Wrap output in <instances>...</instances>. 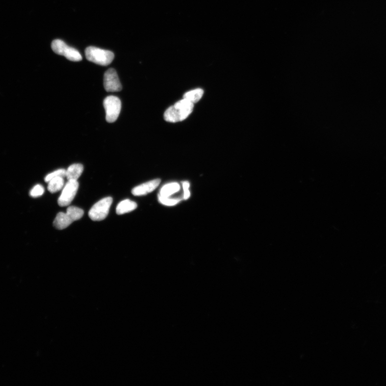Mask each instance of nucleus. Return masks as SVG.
<instances>
[{
	"instance_id": "9b49d317",
	"label": "nucleus",
	"mask_w": 386,
	"mask_h": 386,
	"mask_svg": "<svg viewBox=\"0 0 386 386\" xmlns=\"http://www.w3.org/2000/svg\"><path fill=\"white\" fill-rule=\"evenodd\" d=\"M137 205L134 201L126 199L120 202L116 209L118 215H123L130 212L137 208Z\"/></svg>"
},
{
	"instance_id": "423d86ee",
	"label": "nucleus",
	"mask_w": 386,
	"mask_h": 386,
	"mask_svg": "<svg viewBox=\"0 0 386 386\" xmlns=\"http://www.w3.org/2000/svg\"><path fill=\"white\" fill-rule=\"evenodd\" d=\"M79 183L77 180H68L66 185L63 189L61 195L57 203L60 206H66L70 205L78 191Z\"/></svg>"
},
{
	"instance_id": "ddd939ff",
	"label": "nucleus",
	"mask_w": 386,
	"mask_h": 386,
	"mask_svg": "<svg viewBox=\"0 0 386 386\" xmlns=\"http://www.w3.org/2000/svg\"><path fill=\"white\" fill-rule=\"evenodd\" d=\"M204 91L200 88L189 91L184 94L183 99L192 103H198L203 97Z\"/></svg>"
},
{
	"instance_id": "dca6fc26",
	"label": "nucleus",
	"mask_w": 386,
	"mask_h": 386,
	"mask_svg": "<svg viewBox=\"0 0 386 386\" xmlns=\"http://www.w3.org/2000/svg\"><path fill=\"white\" fill-rule=\"evenodd\" d=\"M66 173V170L65 169H59L56 170L46 176L45 178V181L49 182L50 180L56 177H60L62 178H65Z\"/></svg>"
},
{
	"instance_id": "f8f14e48",
	"label": "nucleus",
	"mask_w": 386,
	"mask_h": 386,
	"mask_svg": "<svg viewBox=\"0 0 386 386\" xmlns=\"http://www.w3.org/2000/svg\"><path fill=\"white\" fill-rule=\"evenodd\" d=\"M180 186L177 182L166 184L160 191L161 197L169 198L170 196L180 191Z\"/></svg>"
},
{
	"instance_id": "6e6552de",
	"label": "nucleus",
	"mask_w": 386,
	"mask_h": 386,
	"mask_svg": "<svg viewBox=\"0 0 386 386\" xmlns=\"http://www.w3.org/2000/svg\"><path fill=\"white\" fill-rule=\"evenodd\" d=\"M161 182L159 179L154 180L141 184L132 189L131 193L134 196H143L151 193L157 188Z\"/></svg>"
},
{
	"instance_id": "20e7f679",
	"label": "nucleus",
	"mask_w": 386,
	"mask_h": 386,
	"mask_svg": "<svg viewBox=\"0 0 386 386\" xmlns=\"http://www.w3.org/2000/svg\"><path fill=\"white\" fill-rule=\"evenodd\" d=\"M112 203L111 197L105 198L98 202L90 210L89 217L94 221L104 220L108 214Z\"/></svg>"
},
{
	"instance_id": "0eeeda50",
	"label": "nucleus",
	"mask_w": 386,
	"mask_h": 386,
	"mask_svg": "<svg viewBox=\"0 0 386 386\" xmlns=\"http://www.w3.org/2000/svg\"><path fill=\"white\" fill-rule=\"evenodd\" d=\"M103 85L107 92H118L122 90L117 73L113 68H109L103 77Z\"/></svg>"
},
{
	"instance_id": "f3484780",
	"label": "nucleus",
	"mask_w": 386,
	"mask_h": 386,
	"mask_svg": "<svg viewBox=\"0 0 386 386\" xmlns=\"http://www.w3.org/2000/svg\"><path fill=\"white\" fill-rule=\"evenodd\" d=\"M158 200L161 204L168 206L176 205L180 201V199H170L169 198L161 197L159 195H158Z\"/></svg>"
},
{
	"instance_id": "f257e3e1",
	"label": "nucleus",
	"mask_w": 386,
	"mask_h": 386,
	"mask_svg": "<svg viewBox=\"0 0 386 386\" xmlns=\"http://www.w3.org/2000/svg\"><path fill=\"white\" fill-rule=\"evenodd\" d=\"M194 109V103L182 99L166 109L164 114L166 122L176 123L186 119Z\"/></svg>"
},
{
	"instance_id": "f03ea898",
	"label": "nucleus",
	"mask_w": 386,
	"mask_h": 386,
	"mask_svg": "<svg viewBox=\"0 0 386 386\" xmlns=\"http://www.w3.org/2000/svg\"><path fill=\"white\" fill-rule=\"evenodd\" d=\"M85 53L88 61L103 66L110 64L114 58V54L112 51L94 47L86 48Z\"/></svg>"
},
{
	"instance_id": "1a4fd4ad",
	"label": "nucleus",
	"mask_w": 386,
	"mask_h": 386,
	"mask_svg": "<svg viewBox=\"0 0 386 386\" xmlns=\"http://www.w3.org/2000/svg\"><path fill=\"white\" fill-rule=\"evenodd\" d=\"M73 222L72 219L65 212H59L56 216L53 222L54 227L58 230H63L67 228Z\"/></svg>"
},
{
	"instance_id": "2eb2a0df",
	"label": "nucleus",
	"mask_w": 386,
	"mask_h": 386,
	"mask_svg": "<svg viewBox=\"0 0 386 386\" xmlns=\"http://www.w3.org/2000/svg\"><path fill=\"white\" fill-rule=\"evenodd\" d=\"M66 212L72 219L73 222L79 220L84 215V211L82 209L74 206H69Z\"/></svg>"
},
{
	"instance_id": "6ab92c4d",
	"label": "nucleus",
	"mask_w": 386,
	"mask_h": 386,
	"mask_svg": "<svg viewBox=\"0 0 386 386\" xmlns=\"http://www.w3.org/2000/svg\"><path fill=\"white\" fill-rule=\"evenodd\" d=\"M190 184L188 181H184L182 182V187L184 191L183 198L185 200H187L190 197L191 193H190L189 188Z\"/></svg>"
},
{
	"instance_id": "9d476101",
	"label": "nucleus",
	"mask_w": 386,
	"mask_h": 386,
	"mask_svg": "<svg viewBox=\"0 0 386 386\" xmlns=\"http://www.w3.org/2000/svg\"><path fill=\"white\" fill-rule=\"evenodd\" d=\"M83 170L84 168L82 164H73L66 170V177L68 180H77L82 174Z\"/></svg>"
},
{
	"instance_id": "4468645a",
	"label": "nucleus",
	"mask_w": 386,
	"mask_h": 386,
	"mask_svg": "<svg viewBox=\"0 0 386 386\" xmlns=\"http://www.w3.org/2000/svg\"><path fill=\"white\" fill-rule=\"evenodd\" d=\"M48 183L49 191L51 193H54L60 191L64 187V178L56 177L50 180Z\"/></svg>"
},
{
	"instance_id": "a211bd4d",
	"label": "nucleus",
	"mask_w": 386,
	"mask_h": 386,
	"mask_svg": "<svg viewBox=\"0 0 386 386\" xmlns=\"http://www.w3.org/2000/svg\"><path fill=\"white\" fill-rule=\"evenodd\" d=\"M44 191V188L41 185H37L31 189L30 195L33 198L41 197Z\"/></svg>"
},
{
	"instance_id": "39448f33",
	"label": "nucleus",
	"mask_w": 386,
	"mask_h": 386,
	"mask_svg": "<svg viewBox=\"0 0 386 386\" xmlns=\"http://www.w3.org/2000/svg\"><path fill=\"white\" fill-rule=\"evenodd\" d=\"M105 109L106 120L109 123H113L118 119L122 109V102L118 97L109 96L103 101Z\"/></svg>"
},
{
	"instance_id": "7ed1b4c3",
	"label": "nucleus",
	"mask_w": 386,
	"mask_h": 386,
	"mask_svg": "<svg viewBox=\"0 0 386 386\" xmlns=\"http://www.w3.org/2000/svg\"><path fill=\"white\" fill-rule=\"evenodd\" d=\"M51 47L54 53L64 56L69 60L77 62L82 60L81 54L77 50L69 47L61 40L55 39L53 40L51 43Z\"/></svg>"
}]
</instances>
